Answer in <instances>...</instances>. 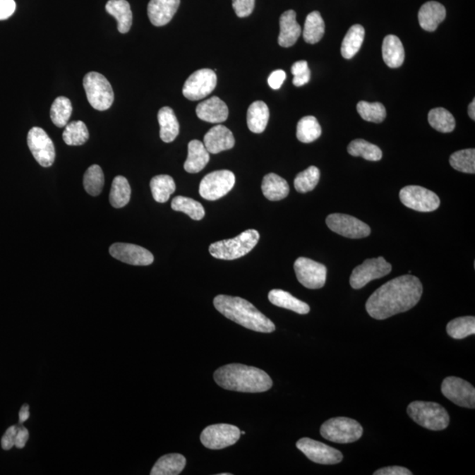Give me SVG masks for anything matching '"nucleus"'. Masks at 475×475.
I'll return each instance as SVG.
<instances>
[{
	"label": "nucleus",
	"mask_w": 475,
	"mask_h": 475,
	"mask_svg": "<svg viewBox=\"0 0 475 475\" xmlns=\"http://www.w3.org/2000/svg\"><path fill=\"white\" fill-rule=\"evenodd\" d=\"M234 174L229 170L214 171L203 178L200 196L208 201H216L229 193L235 185Z\"/></svg>",
	"instance_id": "obj_8"
},
{
	"label": "nucleus",
	"mask_w": 475,
	"mask_h": 475,
	"mask_svg": "<svg viewBox=\"0 0 475 475\" xmlns=\"http://www.w3.org/2000/svg\"><path fill=\"white\" fill-rule=\"evenodd\" d=\"M83 85L88 102L95 109L105 112L112 106L114 91L112 84L102 74L92 71L84 77Z\"/></svg>",
	"instance_id": "obj_7"
},
{
	"label": "nucleus",
	"mask_w": 475,
	"mask_h": 475,
	"mask_svg": "<svg viewBox=\"0 0 475 475\" xmlns=\"http://www.w3.org/2000/svg\"><path fill=\"white\" fill-rule=\"evenodd\" d=\"M214 306L227 319L234 321L248 330L260 333H272L276 326L269 318L260 313L248 300L227 295L214 299Z\"/></svg>",
	"instance_id": "obj_3"
},
{
	"label": "nucleus",
	"mask_w": 475,
	"mask_h": 475,
	"mask_svg": "<svg viewBox=\"0 0 475 475\" xmlns=\"http://www.w3.org/2000/svg\"><path fill=\"white\" fill-rule=\"evenodd\" d=\"M30 416V406L28 404H24L23 407H21V409L20 410L19 413V420H20V423H23L25 421H26L28 418Z\"/></svg>",
	"instance_id": "obj_54"
},
{
	"label": "nucleus",
	"mask_w": 475,
	"mask_h": 475,
	"mask_svg": "<svg viewBox=\"0 0 475 475\" xmlns=\"http://www.w3.org/2000/svg\"><path fill=\"white\" fill-rule=\"evenodd\" d=\"M374 475H412L410 470L403 467H387L384 469H378L373 474Z\"/></svg>",
	"instance_id": "obj_52"
},
{
	"label": "nucleus",
	"mask_w": 475,
	"mask_h": 475,
	"mask_svg": "<svg viewBox=\"0 0 475 475\" xmlns=\"http://www.w3.org/2000/svg\"><path fill=\"white\" fill-rule=\"evenodd\" d=\"M200 119L210 124L224 123L228 119V107L222 100L213 96L206 101L199 103L196 109Z\"/></svg>",
	"instance_id": "obj_21"
},
{
	"label": "nucleus",
	"mask_w": 475,
	"mask_h": 475,
	"mask_svg": "<svg viewBox=\"0 0 475 475\" xmlns=\"http://www.w3.org/2000/svg\"><path fill=\"white\" fill-rule=\"evenodd\" d=\"M285 78H287L285 71L283 70H277L270 75L269 78H267V83H269L271 88L277 90L284 84Z\"/></svg>",
	"instance_id": "obj_51"
},
{
	"label": "nucleus",
	"mask_w": 475,
	"mask_h": 475,
	"mask_svg": "<svg viewBox=\"0 0 475 475\" xmlns=\"http://www.w3.org/2000/svg\"><path fill=\"white\" fill-rule=\"evenodd\" d=\"M449 337L453 339H464L475 334V318L465 316L456 318L450 321L446 327Z\"/></svg>",
	"instance_id": "obj_39"
},
{
	"label": "nucleus",
	"mask_w": 475,
	"mask_h": 475,
	"mask_svg": "<svg viewBox=\"0 0 475 475\" xmlns=\"http://www.w3.org/2000/svg\"><path fill=\"white\" fill-rule=\"evenodd\" d=\"M28 145L32 155L42 167H49L55 162V146L42 128H32L28 134Z\"/></svg>",
	"instance_id": "obj_15"
},
{
	"label": "nucleus",
	"mask_w": 475,
	"mask_h": 475,
	"mask_svg": "<svg viewBox=\"0 0 475 475\" xmlns=\"http://www.w3.org/2000/svg\"><path fill=\"white\" fill-rule=\"evenodd\" d=\"M450 164L459 172L475 173V150L466 149L458 151L450 157Z\"/></svg>",
	"instance_id": "obj_44"
},
{
	"label": "nucleus",
	"mask_w": 475,
	"mask_h": 475,
	"mask_svg": "<svg viewBox=\"0 0 475 475\" xmlns=\"http://www.w3.org/2000/svg\"><path fill=\"white\" fill-rule=\"evenodd\" d=\"M321 127L319 121L313 116L303 117L297 126V138L300 142L309 144L317 140L321 135Z\"/></svg>",
	"instance_id": "obj_38"
},
{
	"label": "nucleus",
	"mask_w": 475,
	"mask_h": 475,
	"mask_svg": "<svg viewBox=\"0 0 475 475\" xmlns=\"http://www.w3.org/2000/svg\"><path fill=\"white\" fill-rule=\"evenodd\" d=\"M269 300L274 306L287 310L294 311L299 314H307L310 312V306L306 303L296 299L287 291L272 290L270 291Z\"/></svg>",
	"instance_id": "obj_31"
},
{
	"label": "nucleus",
	"mask_w": 475,
	"mask_h": 475,
	"mask_svg": "<svg viewBox=\"0 0 475 475\" xmlns=\"http://www.w3.org/2000/svg\"><path fill=\"white\" fill-rule=\"evenodd\" d=\"M320 172L316 167H309L308 169L299 173L294 180V187L299 193H307L313 191L319 184Z\"/></svg>",
	"instance_id": "obj_46"
},
{
	"label": "nucleus",
	"mask_w": 475,
	"mask_h": 475,
	"mask_svg": "<svg viewBox=\"0 0 475 475\" xmlns=\"http://www.w3.org/2000/svg\"><path fill=\"white\" fill-rule=\"evenodd\" d=\"M214 380L226 390L241 392H263L270 390L273 381L259 368L241 363L227 364L214 373Z\"/></svg>",
	"instance_id": "obj_2"
},
{
	"label": "nucleus",
	"mask_w": 475,
	"mask_h": 475,
	"mask_svg": "<svg viewBox=\"0 0 475 475\" xmlns=\"http://www.w3.org/2000/svg\"><path fill=\"white\" fill-rule=\"evenodd\" d=\"M348 152L354 157H362L369 162H378L382 159L380 148L363 139L352 141L348 146Z\"/></svg>",
	"instance_id": "obj_40"
},
{
	"label": "nucleus",
	"mask_w": 475,
	"mask_h": 475,
	"mask_svg": "<svg viewBox=\"0 0 475 475\" xmlns=\"http://www.w3.org/2000/svg\"><path fill=\"white\" fill-rule=\"evenodd\" d=\"M291 73L294 76L292 82L295 87H303L310 81L311 71L308 63L305 60L298 61L292 66Z\"/></svg>",
	"instance_id": "obj_47"
},
{
	"label": "nucleus",
	"mask_w": 475,
	"mask_h": 475,
	"mask_svg": "<svg viewBox=\"0 0 475 475\" xmlns=\"http://www.w3.org/2000/svg\"><path fill=\"white\" fill-rule=\"evenodd\" d=\"M325 33V23L320 13L314 11L307 16L303 30V40L310 44H315L323 39Z\"/></svg>",
	"instance_id": "obj_34"
},
{
	"label": "nucleus",
	"mask_w": 475,
	"mask_h": 475,
	"mask_svg": "<svg viewBox=\"0 0 475 475\" xmlns=\"http://www.w3.org/2000/svg\"><path fill=\"white\" fill-rule=\"evenodd\" d=\"M241 438V430L234 425H210L203 431L200 440L210 450H222L236 444Z\"/></svg>",
	"instance_id": "obj_9"
},
{
	"label": "nucleus",
	"mask_w": 475,
	"mask_h": 475,
	"mask_svg": "<svg viewBox=\"0 0 475 475\" xmlns=\"http://www.w3.org/2000/svg\"><path fill=\"white\" fill-rule=\"evenodd\" d=\"M210 162V153L205 145L199 140H192L188 145V158L184 169L189 174L199 173Z\"/></svg>",
	"instance_id": "obj_24"
},
{
	"label": "nucleus",
	"mask_w": 475,
	"mask_h": 475,
	"mask_svg": "<svg viewBox=\"0 0 475 475\" xmlns=\"http://www.w3.org/2000/svg\"><path fill=\"white\" fill-rule=\"evenodd\" d=\"M151 191L157 203H164L169 201L170 196L174 194L176 189L174 179L167 174H160L152 179L150 182Z\"/></svg>",
	"instance_id": "obj_33"
},
{
	"label": "nucleus",
	"mask_w": 475,
	"mask_h": 475,
	"mask_svg": "<svg viewBox=\"0 0 475 475\" xmlns=\"http://www.w3.org/2000/svg\"><path fill=\"white\" fill-rule=\"evenodd\" d=\"M356 109L363 120L371 123H382L387 116L385 106L380 102H359L357 103Z\"/></svg>",
	"instance_id": "obj_45"
},
{
	"label": "nucleus",
	"mask_w": 475,
	"mask_h": 475,
	"mask_svg": "<svg viewBox=\"0 0 475 475\" xmlns=\"http://www.w3.org/2000/svg\"><path fill=\"white\" fill-rule=\"evenodd\" d=\"M326 223L332 232L345 238L363 239L371 234V228L367 224L346 214H330Z\"/></svg>",
	"instance_id": "obj_16"
},
{
	"label": "nucleus",
	"mask_w": 475,
	"mask_h": 475,
	"mask_svg": "<svg viewBox=\"0 0 475 475\" xmlns=\"http://www.w3.org/2000/svg\"><path fill=\"white\" fill-rule=\"evenodd\" d=\"M109 253L120 262L134 266H148L155 260L152 253L148 249L128 243H115L110 246Z\"/></svg>",
	"instance_id": "obj_18"
},
{
	"label": "nucleus",
	"mask_w": 475,
	"mask_h": 475,
	"mask_svg": "<svg viewBox=\"0 0 475 475\" xmlns=\"http://www.w3.org/2000/svg\"><path fill=\"white\" fill-rule=\"evenodd\" d=\"M73 113V105L69 99L60 96L52 103L51 119L56 127H66Z\"/></svg>",
	"instance_id": "obj_42"
},
{
	"label": "nucleus",
	"mask_w": 475,
	"mask_h": 475,
	"mask_svg": "<svg viewBox=\"0 0 475 475\" xmlns=\"http://www.w3.org/2000/svg\"><path fill=\"white\" fill-rule=\"evenodd\" d=\"M181 0H151L148 4L150 21L156 27L165 26L173 19Z\"/></svg>",
	"instance_id": "obj_20"
},
{
	"label": "nucleus",
	"mask_w": 475,
	"mask_h": 475,
	"mask_svg": "<svg viewBox=\"0 0 475 475\" xmlns=\"http://www.w3.org/2000/svg\"><path fill=\"white\" fill-rule=\"evenodd\" d=\"M407 412L414 421L427 430L443 431L450 423L448 412L438 403L413 402L409 405Z\"/></svg>",
	"instance_id": "obj_5"
},
{
	"label": "nucleus",
	"mask_w": 475,
	"mask_h": 475,
	"mask_svg": "<svg viewBox=\"0 0 475 475\" xmlns=\"http://www.w3.org/2000/svg\"><path fill=\"white\" fill-rule=\"evenodd\" d=\"M382 56L388 67L398 68L404 63L405 51L402 42L394 35L385 37L382 45Z\"/></svg>",
	"instance_id": "obj_25"
},
{
	"label": "nucleus",
	"mask_w": 475,
	"mask_h": 475,
	"mask_svg": "<svg viewBox=\"0 0 475 475\" xmlns=\"http://www.w3.org/2000/svg\"><path fill=\"white\" fill-rule=\"evenodd\" d=\"M16 10L14 0H0V20H7Z\"/></svg>",
	"instance_id": "obj_50"
},
{
	"label": "nucleus",
	"mask_w": 475,
	"mask_h": 475,
	"mask_svg": "<svg viewBox=\"0 0 475 475\" xmlns=\"http://www.w3.org/2000/svg\"><path fill=\"white\" fill-rule=\"evenodd\" d=\"M255 0H233L235 13L239 18L248 17L255 8Z\"/></svg>",
	"instance_id": "obj_48"
},
{
	"label": "nucleus",
	"mask_w": 475,
	"mask_h": 475,
	"mask_svg": "<svg viewBox=\"0 0 475 475\" xmlns=\"http://www.w3.org/2000/svg\"><path fill=\"white\" fill-rule=\"evenodd\" d=\"M446 16L445 7L442 4L430 1L425 3L418 13V20L423 30L433 32L438 25L444 21Z\"/></svg>",
	"instance_id": "obj_23"
},
{
	"label": "nucleus",
	"mask_w": 475,
	"mask_h": 475,
	"mask_svg": "<svg viewBox=\"0 0 475 475\" xmlns=\"http://www.w3.org/2000/svg\"><path fill=\"white\" fill-rule=\"evenodd\" d=\"M423 288L419 278L405 275L395 278L375 291L366 303L373 319L385 320L412 309L420 301Z\"/></svg>",
	"instance_id": "obj_1"
},
{
	"label": "nucleus",
	"mask_w": 475,
	"mask_h": 475,
	"mask_svg": "<svg viewBox=\"0 0 475 475\" xmlns=\"http://www.w3.org/2000/svg\"><path fill=\"white\" fill-rule=\"evenodd\" d=\"M20 425H13L7 428L1 439V446L5 451L12 449L16 445V439Z\"/></svg>",
	"instance_id": "obj_49"
},
{
	"label": "nucleus",
	"mask_w": 475,
	"mask_h": 475,
	"mask_svg": "<svg viewBox=\"0 0 475 475\" xmlns=\"http://www.w3.org/2000/svg\"><path fill=\"white\" fill-rule=\"evenodd\" d=\"M186 467V458L179 453H171L157 460L151 471L152 475L180 474Z\"/></svg>",
	"instance_id": "obj_30"
},
{
	"label": "nucleus",
	"mask_w": 475,
	"mask_h": 475,
	"mask_svg": "<svg viewBox=\"0 0 475 475\" xmlns=\"http://www.w3.org/2000/svg\"><path fill=\"white\" fill-rule=\"evenodd\" d=\"M246 432L245 431H241V435H245Z\"/></svg>",
	"instance_id": "obj_56"
},
{
	"label": "nucleus",
	"mask_w": 475,
	"mask_h": 475,
	"mask_svg": "<svg viewBox=\"0 0 475 475\" xmlns=\"http://www.w3.org/2000/svg\"><path fill=\"white\" fill-rule=\"evenodd\" d=\"M297 14L295 11L288 10L280 17V34L278 37V44L282 47L289 48L297 42L301 35V27L296 20Z\"/></svg>",
	"instance_id": "obj_22"
},
{
	"label": "nucleus",
	"mask_w": 475,
	"mask_h": 475,
	"mask_svg": "<svg viewBox=\"0 0 475 475\" xmlns=\"http://www.w3.org/2000/svg\"><path fill=\"white\" fill-rule=\"evenodd\" d=\"M106 10L110 16L116 18L119 23V31L126 34L130 31L132 25V12L130 4L126 0H109Z\"/></svg>",
	"instance_id": "obj_27"
},
{
	"label": "nucleus",
	"mask_w": 475,
	"mask_h": 475,
	"mask_svg": "<svg viewBox=\"0 0 475 475\" xmlns=\"http://www.w3.org/2000/svg\"><path fill=\"white\" fill-rule=\"evenodd\" d=\"M270 119V110L265 102L257 101L249 106L246 121L250 131L263 133Z\"/></svg>",
	"instance_id": "obj_28"
},
{
	"label": "nucleus",
	"mask_w": 475,
	"mask_h": 475,
	"mask_svg": "<svg viewBox=\"0 0 475 475\" xmlns=\"http://www.w3.org/2000/svg\"><path fill=\"white\" fill-rule=\"evenodd\" d=\"M158 120L162 140L165 143L173 142L180 132V124L174 115V110L169 107L160 109L158 113Z\"/></svg>",
	"instance_id": "obj_29"
},
{
	"label": "nucleus",
	"mask_w": 475,
	"mask_h": 475,
	"mask_svg": "<svg viewBox=\"0 0 475 475\" xmlns=\"http://www.w3.org/2000/svg\"><path fill=\"white\" fill-rule=\"evenodd\" d=\"M262 191L267 200L276 202L287 198L290 188L284 178L271 173L263 177Z\"/></svg>",
	"instance_id": "obj_26"
},
{
	"label": "nucleus",
	"mask_w": 475,
	"mask_h": 475,
	"mask_svg": "<svg viewBox=\"0 0 475 475\" xmlns=\"http://www.w3.org/2000/svg\"><path fill=\"white\" fill-rule=\"evenodd\" d=\"M391 271V263H387L383 257L367 259L352 271L349 284L353 289L359 290L369 284L371 281L384 277Z\"/></svg>",
	"instance_id": "obj_11"
},
{
	"label": "nucleus",
	"mask_w": 475,
	"mask_h": 475,
	"mask_svg": "<svg viewBox=\"0 0 475 475\" xmlns=\"http://www.w3.org/2000/svg\"><path fill=\"white\" fill-rule=\"evenodd\" d=\"M366 31L359 24L353 25L342 41L341 52L345 59L354 58L362 46Z\"/></svg>",
	"instance_id": "obj_32"
},
{
	"label": "nucleus",
	"mask_w": 475,
	"mask_h": 475,
	"mask_svg": "<svg viewBox=\"0 0 475 475\" xmlns=\"http://www.w3.org/2000/svg\"><path fill=\"white\" fill-rule=\"evenodd\" d=\"M84 188L89 195L97 196L101 194L104 186V174L98 165H92L85 171L83 180Z\"/></svg>",
	"instance_id": "obj_43"
},
{
	"label": "nucleus",
	"mask_w": 475,
	"mask_h": 475,
	"mask_svg": "<svg viewBox=\"0 0 475 475\" xmlns=\"http://www.w3.org/2000/svg\"><path fill=\"white\" fill-rule=\"evenodd\" d=\"M296 446L308 459L320 465H335L344 459L338 450L308 438L299 439Z\"/></svg>",
	"instance_id": "obj_14"
},
{
	"label": "nucleus",
	"mask_w": 475,
	"mask_h": 475,
	"mask_svg": "<svg viewBox=\"0 0 475 475\" xmlns=\"http://www.w3.org/2000/svg\"><path fill=\"white\" fill-rule=\"evenodd\" d=\"M171 207L176 212H181L191 217L192 220L198 221L205 216V208L196 200L185 196H179L173 199Z\"/></svg>",
	"instance_id": "obj_37"
},
{
	"label": "nucleus",
	"mask_w": 475,
	"mask_h": 475,
	"mask_svg": "<svg viewBox=\"0 0 475 475\" xmlns=\"http://www.w3.org/2000/svg\"><path fill=\"white\" fill-rule=\"evenodd\" d=\"M28 438H30V432H28L26 428L20 425L19 431H18L16 439V447L19 449L24 448L25 445L27 444Z\"/></svg>",
	"instance_id": "obj_53"
},
{
	"label": "nucleus",
	"mask_w": 475,
	"mask_h": 475,
	"mask_svg": "<svg viewBox=\"0 0 475 475\" xmlns=\"http://www.w3.org/2000/svg\"><path fill=\"white\" fill-rule=\"evenodd\" d=\"M131 188L126 178L119 176L114 179L109 194V203L114 208L120 209L130 202Z\"/></svg>",
	"instance_id": "obj_35"
},
{
	"label": "nucleus",
	"mask_w": 475,
	"mask_h": 475,
	"mask_svg": "<svg viewBox=\"0 0 475 475\" xmlns=\"http://www.w3.org/2000/svg\"><path fill=\"white\" fill-rule=\"evenodd\" d=\"M469 115L470 119L475 120V100H473V102L470 103L469 107Z\"/></svg>",
	"instance_id": "obj_55"
},
{
	"label": "nucleus",
	"mask_w": 475,
	"mask_h": 475,
	"mask_svg": "<svg viewBox=\"0 0 475 475\" xmlns=\"http://www.w3.org/2000/svg\"><path fill=\"white\" fill-rule=\"evenodd\" d=\"M363 427L359 421L348 417H335L325 421L320 434L328 441L337 444L354 443L362 437Z\"/></svg>",
	"instance_id": "obj_6"
},
{
	"label": "nucleus",
	"mask_w": 475,
	"mask_h": 475,
	"mask_svg": "<svg viewBox=\"0 0 475 475\" xmlns=\"http://www.w3.org/2000/svg\"><path fill=\"white\" fill-rule=\"evenodd\" d=\"M294 270L299 283L307 289L316 290L326 284L327 267L315 260L299 257L294 263Z\"/></svg>",
	"instance_id": "obj_12"
},
{
	"label": "nucleus",
	"mask_w": 475,
	"mask_h": 475,
	"mask_svg": "<svg viewBox=\"0 0 475 475\" xmlns=\"http://www.w3.org/2000/svg\"><path fill=\"white\" fill-rule=\"evenodd\" d=\"M399 199L408 208L420 212H434L440 205V199L435 193L420 186H407L402 188Z\"/></svg>",
	"instance_id": "obj_10"
},
{
	"label": "nucleus",
	"mask_w": 475,
	"mask_h": 475,
	"mask_svg": "<svg viewBox=\"0 0 475 475\" xmlns=\"http://www.w3.org/2000/svg\"><path fill=\"white\" fill-rule=\"evenodd\" d=\"M207 151L212 155L227 151L234 148L235 139L233 132L224 125H216L207 132L203 138Z\"/></svg>",
	"instance_id": "obj_19"
},
{
	"label": "nucleus",
	"mask_w": 475,
	"mask_h": 475,
	"mask_svg": "<svg viewBox=\"0 0 475 475\" xmlns=\"http://www.w3.org/2000/svg\"><path fill=\"white\" fill-rule=\"evenodd\" d=\"M89 132L83 121H75L67 124L63 132V139L68 145H82L88 140Z\"/></svg>",
	"instance_id": "obj_41"
},
{
	"label": "nucleus",
	"mask_w": 475,
	"mask_h": 475,
	"mask_svg": "<svg viewBox=\"0 0 475 475\" xmlns=\"http://www.w3.org/2000/svg\"><path fill=\"white\" fill-rule=\"evenodd\" d=\"M428 121L431 126L442 133H450L455 131L456 121L447 109L437 108L428 113Z\"/></svg>",
	"instance_id": "obj_36"
},
{
	"label": "nucleus",
	"mask_w": 475,
	"mask_h": 475,
	"mask_svg": "<svg viewBox=\"0 0 475 475\" xmlns=\"http://www.w3.org/2000/svg\"><path fill=\"white\" fill-rule=\"evenodd\" d=\"M217 85V75L210 69L195 71L186 80L182 94L191 101H199L212 94Z\"/></svg>",
	"instance_id": "obj_13"
},
{
	"label": "nucleus",
	"mask_w": 475,
	"mask_h": 475,
	"mask_svg": "<svg viewBox=\"0 0 475 475\" xmlns=\"http://www.w3.org/2000/svg\"><path fill=\"white\" fill-rule=\"evenodd\" d=\"M260 234L253 229L243 232L237 237L213 243L210 246V255L217 259L233 260L248 255L259 242Z\"/></svg>",
	"instance_id": "obj_4"
},
{
	"label": "nucleus",
	"mask_w": 475,
	"mask_h": 475,
	"mask_svg": "<svg viewBox=\"0 0 475 475\" xmlns=\"http://www.w3.org/2000/svg\"><path fill=\"white\" fill-rule=\"evenodd\" d=\"M442 394L455 404L462 408L474 409L475 389L472 385L462 378L448 377L441 385Z\"/></svg>",
	"instance_id": "obj_17"
}]
</instances>
